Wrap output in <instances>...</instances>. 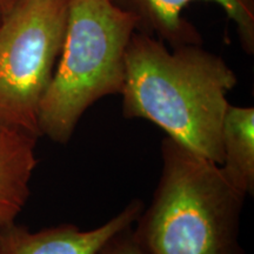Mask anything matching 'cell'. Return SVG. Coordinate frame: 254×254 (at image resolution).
Instances as JSON below:
<instances>
[{"mask_svg": "<svg viewBox=\"0 0 254 254\" xmlns=\"http://www.w3.org/2000/svg\"><path fill=\"white\" fill-rule=\"evenodd\" d=\"M237 82L226 62L201 45L170 51L161 40L135 31L125 56L123 114L155 124L220 166L227 94Z\"/></svg>", "mask_w": 254, "mask_h": 254, "instance_id": "cell-1", "label": "cell"}, {"mask_svg": "<svg viewBox=\"0 0 254 254\" xmlns=\"http://www.w3.org/2000/svg\"><path fill=\"white\" fill-rule=\"evenodd\" d=\"M161 176L133 228L148 254H246L240 217L246 195L219 165L170 136L161 142Z\"/></svg>", "mask_w": 254, "mask_h": 254, "instance_id": "cell-2", "label": "cell"}, {"mask_svg": "<svg viewBox=\"0 0 254 254\" xmlns=\"http://www.w3.org/2000/svg\"><path fill=\"white\" fill-rule=\"evenodd\" d=\"M135 26L133 15L111 0H68L63 49L40 104V136L67 144L92 105L122 93Z\"/></svg>", "mask_w": 254, "mask_h": 254, "instance_id": "cell-3", "label": "cell"}, {"mask_svg": "<svg viewBox=\"0 0 254 254\" xmlns=\"http://www.w3.org/2000/svg\"><path fill=\"white\" fill-rule=\"evenodd\" d=\"M68 0H17L0 18V123L40 136L41 100L65 37Z\"/></svg>", "mask_w": 254, "mask_h": 254, "instance_id": "cell-4", "label": "cell"}, {"mask_svg": "<svg viewBox=\"0 0 254 254\" xmlns=\"http://www.w3.org/2000/svg\"><path fill=\"white\" fill-rule=\"evenodd\" d=\"M135 19V31L166 43L171 49L201 45L196 27L182 15L193 1H212L226 12L236 24L241 47L247 55L254 52V0H111Z\"/></svg>", "mask_w": 254, "mask_h": 254, "instance_id": "cell-5", "label": "cell"}, {"mask_svg": "<svg viewBox=\"0 0 254 254\" xmlns=\"http://www.w3.org/2000/svg\"><path fill=\"white\" fill-rule=\"evenodd\" d=\"M142 209V202L135 199L118 215L87 231L63 224L31 232L13 222L0 228V254H94L114 233L134 225Z\"/></svg>", "mask_w": 254, "mask_h": 254, "instance_id": "cell-6", "label": "cell"}, {"mask_svg": "<svg viewBox=\"0 0 254 254\" xmlns=\"http://www.w3.org/2000/svg\"><path fill=\"white\" fill-rule=\"evenodd\" d=\"M38 136L0 123V228L15 222L30 196Z\"/></svg>", "mask_w": 254, "mask_h": 254, "instance_id": "cell-7", "label": "cell"}, {"mask_svg": "<svg viewBox=\"0 0 254 254\" xmlns=\"http://www.w3.org/2000/svg\"><path fill=\"white\" fill-rule=\"evenodd\" d=\"M222 163L227 180L244 195L254 192V107L230 104L221 131Z\"/></svg>", "mask_w": 254, "mask_h": 254, "instance_id": "cell-8", "label": "cell"}, {"mask_svg": "<svg viewBox=\"0 0 254 254\" xmlns=\"http://www.w3.org/2000/svg\"><path fill=\"white\" fill-rule=\"evenodd\" d=\"M132 227L133 225L114 233L94 254H148L136 241Z\"/></svg>", "mask_w": 254, "mask_h": 254, "instance_id": "cell-9", "label": "cell"}, {"mask_svg": "<svg viewBox=\"0 0 254 254\" xmlns=\"http://www.w3.org/2000/svg\"><path fill=\"white\" fill-rule=\"evenodd\" d=\"M15 1L17 0H0V18L5 13H7L12 8V6L15 4Z\"/></svg>", "mask_w": 254, "mask_h": 254, "instance_id": "cell-10", "label": "cell"}]
</instances>
